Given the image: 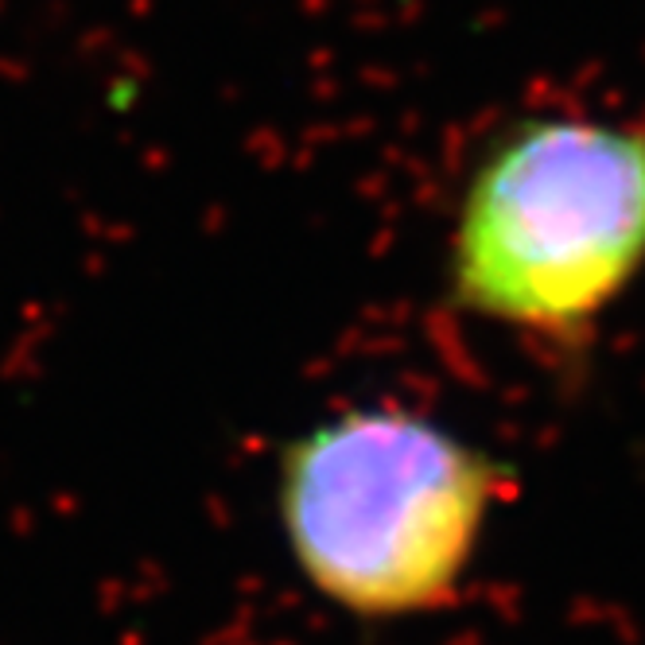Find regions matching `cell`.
I'll return each instance as SVG.
<instances>
[{"label":"cell","mask_w":645,"mask_h":645,"mask_svg":"<svg viewBox=\"0 0 645 645\" xmlns=\"http://www.w3.org/2000/svg\"><path fill=\"white\" fill-rule=\"evenodd\" d=\"M517 467L405 405H351L280 447L277 521L295 572L358 622H413L467 587Z\"/></svg>","instance_id":"6da1fadb"},{"label":"cell","mask_w":645,"mask_h":645,"mask_svg":"<svg viewBox=\"0 0 645 645\" xmlns=\"http://www.w3.org/2000/svg\"><path fill=\"white\" fill-rule=\"evenodd\" d=\"M645 273V121L521 113L459 187L443 261L455 315L576 358Z\"/></svg>","instance_id":"7a4b0ae2"}]
</instances>
